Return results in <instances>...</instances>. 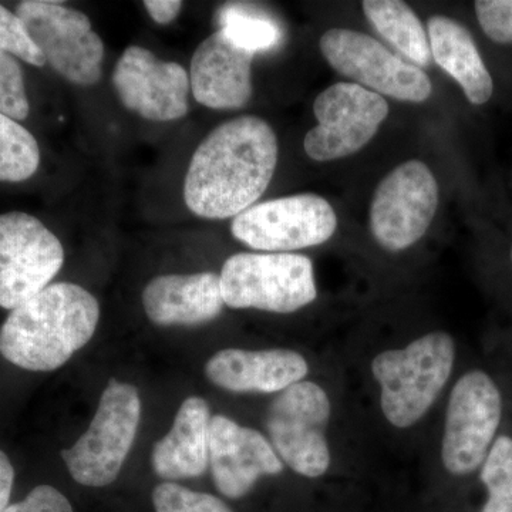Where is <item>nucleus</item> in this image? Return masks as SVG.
Instances as JSON below:
<instances>
[{"instance_id": "nucleus-18", "label": "nucleus", "mask_w": 512, "mask_h": 512, "mask_svg": "<svg viewBox=\"0 0 512 512\" xmlns=\"http://www.w3.org/2000/svg\"><path fill=\"white\" fill-rule=\"evenodd\" d=\"M220 275L157 276L143 292L148 319L156 325H200L220 316L224 308Z\"/></svg>"}, {"instance_id": "nucleus-31", "label": "nucleus", "mask_w": 512, "mask_h": 512, "mask_svg": "<svg viewBox=\"0 0 512 512\" xmlns=\"http://www.w3.org/2000/svg\"><path fill=\"white\" fill-rule=\"evenodd\" d=\"M13 481H15V470L9 457L0 450V512H5L9 507Z\"/></svg>"}, {"instance_id": "nucleus-23", "label": "nucleus", "mask_w": 512, "mask_h": 512, "mask_svg": "<svg viewBox=\"0 0 512 512\" xmlns=\"http://www.w3.org/2000/svg\"><path fill=\"white\" fill-rule=\"evenodd\" d=\"M40 148L19 121L0 113V181L22 183L36 174Z\"/></svg>"}, {"instance_id": "nucleus-16", "label": "nucleus", "mask_w": 512, "mask_h": 512, "mask_svg": "<svg viewBox=\"0 0 512 512\" xmlns=\"http://www.w3.org/2000/svg\"><path fill=\"white\" fill-rule=\"evenodd\" d=\"M252 53L241 49L222 30L204 40L191 59L194 99L215 110L247 106L252 97Z\"/></svg>"}, {"instance_id": "nucleus-2", "label": "nucleus", "mask_w": 512, "mask_h": 512, "mask_svg": "<svg viewBox=\"0 0 512 512\" xmlns=\"http://www.w3.org/2000/svg\"><path fill=\"white\" fill-rule=\"evenodd\" d=\"M100 306L82 286H47L13 309L0 329V355L32 372L59 369L96 332Z\"/></svg>"}, {"instance_id": "nucleus-5", "label": "nucleus", "mask_w": 512, "mask_h": 512, "mask_svg": "<svg viewBox=\"0 0 512 512\" xmlns=\"http://www.w3.org/2000/svg\"><path fill=\"white\" fill-rule=\"evenodd\" d=\"M140 416L136 387L111 379L89 430L62 451L74 481L86 487H106L116 481L136 440Z\"/></svg>"}, {"instance_id": "nucleus-14", "label": "nucleus", "mask_w": 512, "mask_h": 512, "mask_svg": "<svg viewBox=\"0 0 512 512\" xmlns=\"http://www.w3.org/2000/svg\"><path fill=\"white\" fill-rule=\"evenodd\" d=\"M113 84L121 103L143 119L173 121L187 116L190 76L180 64L157 59L144 47L124 50Z\"/></svg>"}, {"instance_id": "nucleus-20", "label": "nucleus", "mask_w": 512, "mask_h": 512, "mask_svg": "<svg viewBox=\"0 0 512 512\" xmlns=\"http://www.w3.org/2000/svg\"><path fill=\"white\" fill-rule=\"evenodd\" d=\"M427 30L434 62L460 84L470 103H487L493 96V79L470 32L446 16L430 18Z\"/></svg>"}, {"instance_id": "nucleus-15", "label": "nucleus", "mask_w": 512, "mask_h": 512, "mask_svg": "<svg viewBox=\"0 0 512 512\" xmlns=\"http://www.w3.org/2000/svg\"><path fill=\"white\" fill-rule=\"evenodd\" d=\"M208 457L218 491L232 500L245 497L259 478L278 476L284 470L274 447L259 431L222 414L211 417Z\"/></svg>"}, {"instance_id": "nucleus-27", "label": "nucleus", "mask_w": 512, "mask_h": 512, "mask_svg": "<svg viewBox=\"0 0 512 512\" xmlns=\"http://www.w3.org/2000/svg\"><path fill=\"white\" fill-rule=\"evenodd\" d=\"M0 50L32 66L43 67L46 64L45 57L29 36L25 23L3 5H0Z\"/></svg>"}, {"instance_id": "nucleus-17", "label": "nucleus", "mask_w": 512, "mask_h": 512, "mask_svg": "<svg viewBox=\"0 0 512 512\" xmlns=\"http://www.w3.org/2000/svg\"><path fill=\"white\" fill-rule=\"evenodd\" d=\"M308 372L305 357L289 349H224L205 366L215 386L234 393H281Z\"/></svg>"}, {"instance_id": "nucleus-30", "label": "nucleus", "mask_w": 512, "mask_h": 512, "mask_svg": "<svg viewBox=\"0 0 512 512\" xmlns=\"http://www.w3.org/2000/svg\"><path fill=\"white\" fill-rule=\"evenodd\" d=\"M183 5L184 3L180 0H146L144 2L151 19L160 25H168L173 22L183 9Z\"/></svg>"}, {"instance_id": "nucleus-21", "label": "nucleus", "mask_w": 512, "mask_h": 512, "mask_svg": "<svg viewBox=\"0 0 512 512\" xmlns=\"http://www.w3.org/2000/svg\"><path fill=\"white\" fill-rule=\"evenodd\" d=\"M362 6L367 20L390 45L417 66H430L429 36L407 3L400 0H366Z\"/></svg>"}, {"instance_id": "nucleus-24", "label": "nucleus", "mask_w": 512, "mask_h": 512, "mask_svg": "<svg viewBox=\"0 0 512 512\" xmlns=\"http://www.w3.org/2000/svg\"><path fill=\"white\" fill-rule=\"evenodd\" d=\"M481 481L487 490L481 512H512V439H495L481 464Z\"/></svg>"}, {"instance_id": "nucleus-25", "label": "nucleus", "mask_w": 512, "mask_h": 512, "mask_svg": "<svg viewBox=\"0 0 512 512\" xmlns=\"http://www.w3.org/2000/svg\"><path fill=\"white\" fill-rule=\"evenodd\" d=\"M156 512H234L215 495L197 493L174 483L158 484L153 491Z\"/></svg>"}, {"instance_id": "nucleus-1", "label": "nucleus", "mask_w": 512, "mask_h": 512, "mask_svg": "<svg viewBox=\"0 0 512 512\" xmlns=\"http://www.w3.org/2000/svg\"><path fill=\"white\" fill-rule=\"evenodd\" d=\"M274 128L255 116L221 124L195 150L184 183L188 210L207 220H227L264 195L278 164Z\"/></svg>"}, {"instance_id": "nucleus-3", "label": "nucleus", "mask_w": 512, "mask_h": 512, "mask_svg": "<svg viewBox=\"0 0 512 512\" xmlns=\"http://www.w3.org/2000/svg\"><path fill=\"white\" fill-rule=\"evenodd\" d=\"M454 360L456 343L444 332L427 333L404 349L377 355L372 372L382 389L386 420L407 429L423 419L450 379Z\"/></svg>"}, {"instance_id": "nucleus-29", "label": "nucleus", "mask_w": 512, "mask_h": 512, "mask_svg": "<svg viewBox=\"0 0 512 512\" xmlns=\"http://www.w3.org/2000/svg\"><path fill=\"white\" fill-rule=\"evenodd\" d=\"M5 512H73V508L59 490L50 485H39L25 500L9 505Z\"/></svg>"}, {"instance_id": "nucleus-7", "label": "nucleus", "mask_w": 512, "mask_h": 512, "mask_svg": "<svg viewBox=\"0 0 512 512\" xmlns=\"http://www.w3.org/2000/svg\"><path fill=\"white\" fill-rule=\"evenodd\" d=\"M16 15L25 23L46 63L60 76L80 86L99 82L103 40L83 12L60 2L25 0L19 3Z\"/></svg>"}, {"instance_id": "nucleus-13", "label": "nucleus", "mask_w": 512, "mask_h": 512, "mask_svg": "<svg viewBox=\"0 0 512 512\" xmlns=\"http://www.w3.org/2000/svg\"><path fill=\"white\" fill-rule=\"evenodd\" d=\"M316 127L305 137L312 160H339L356 154L376 136L389 116V104L380 94L356 83H336L316 97Z\"/></svg>"}, {"instance_id": "nucleus-22", "label": "nucleus", "mask_w": 512, "mask_h": 512, "mask_svg": "<svg viewBox=\"0 0 512 512\" xmlns=\"http://www.w3.org/2000/svg\"><path fill=\"white\" fill-rule=\"evenodd\" d=\"M222 32L232 43L256 55L281 43L282 30L274 19L244 5H225L218 12Z\"/></svg>"}, {"instance_id": "nucleus-10", "label": "nucleus", "mask_w": 512, "mask_h": 512, "mask_svg": "<svg viewBox=\"0 0 512 512\" xmlns=\"http://www.w3.org/2000/svg\"><path fill=\"white\" fill-rule=\"evenodd\" d=\"M64 262L59 238L33 215L0 214V308H18L49 286Z\"/></svg>"}, {"instance_id": "nucleus-8", "label": "nucleus", "mask_w": 512, "mask_h": 512, "mask_svg": "<svg viewBox=\"0 0 512 512\" xmlns=\"http://www.w3.org/2000/svg\"><path fill=\"white\" fill-rule=\"evenodd\" d=\"M336 228L338 217L332 205L316 194L291 195L252 205L231 224L235 239L271 254H289L325 244Z\"/></svg>"}, {"instance_id": "nucleus-9", "label": "nucleus", "mask_w": 512, "mask_h": 512, "mask_svg": "<svg viewBox=\"0 0 512 512\" xmlns=\"http://www.w3.org/2000/svg\"><path fill=\"white\" fill-rule=\"evenodd\" d=\"M503 416V399L487 373L461 376L448 400L441 460L448 473L467 476L484 463Z\"/></svg>"}, {"instance_id": "nucleus-12", "label": "nucleus", "mask_w": 512, "mask_h": 512, "mask_svg": "<svg viewBox=\"0 0 512 512\" xmlns=\"http://www.w3.org/2000/svg\"><path fill=\"white\" fill-rule=\"evenodd\" d=\"M319 46L332 69L370 92L409 103H423L433 92L423 70L365 33L330 29L320 37Z\"/></svg>"}, {"instance_id": "nucleus-6", "label": "nucleus", "mask_w": 512, "mask_h": 512, "mask_svg": "<svg viewBox=\"0 0 512 512\" xmlns=\"http://www.w3.org/2000/svg\"><path fill=\"white\" fill-rule=\"evenodd\" d=\"M332 406L315 382H298L275 397L266 414L269 443L299 476L322 477L330 466L326 429Z\"/></svg>"}, {"instance_id": "nucleus-19", "label": "nucleus", "mask_w": 512, "mask_h": 512, "mask_svg": "<svg viewBox=\"0 0 512 512\" xmlns=\"http://www.w3.org/2000/svg\"><path fill=\"white\" fill-rule=\"evenodd\" d=\"M210 421V406L201 397H188L181 404L173 427L154 446L151 463L158 477L187 480L205 473L210 464Z\"/></svg>"}, {"instance_id": "nucleus-26", "label": "nucleus", "mask_w": 512, "mask_h": 512, "mask_svg": "<svg viewBox=\"0 0 512 512\" xmlns=\"http://www.w3.org/2000/svg\"><path fill=\"white\" fill-rule=\"evenodd\" d=\"M0 113L26 120L30 113L25 77L16 57L0 50Z\"/></svg>"}, {"instance_id": "nucleus-11", "label": "nucleus", "mask_w": 512, "mask_h": 512, "mask_svg": "<svg viewBox=\"0 0 512 512\" xmlns=\"http://www.w3.org/2000/svg\"><path fill=\"white\" fill-rule=\"evenodd\" d=\"M439 207V184L419 160L394 168L377 185L370 207V229L390 252L413 247L426 235Z\"/></svg>"}, {"instance_id": "nucleus-4", "label": "nucleus", "mask_w": 512, "mask_h": 512, "mask_svg": "<svg viewBox=\"0 0 512 512\" xmlns=\"http://www.w3.org/2000/svg\"><path fill=\"white\" fill-rule=\"evenodd\" d=\"M222 298L232 309L292 313L318 296L311 259L299 254L232 255L222 266Z\"/></svg>"}, {"instance_id": "nucleus-28", "label": "nucleus", "mask_w": 512, "mask_h": 512, "mask_svg": "<svg viewBox=\"0 0 512 512\" xmlns=\"http://www.w3.org/2000/svg\"><path fill=\"white\" fill-rule=\"evenodd\" d=\"M478 22L495 43H512V0H478Z\"/></svg>"}]
</instances>
